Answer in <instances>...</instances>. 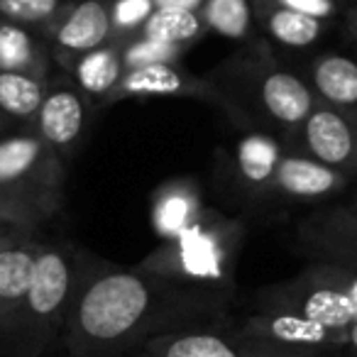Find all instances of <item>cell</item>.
Returning a JSON list of instances; mask_svg holds the SVG:
<instances>
[{
    "label": "cell",
    "mask_w": 357,
    "mask_h": 357,
    "mask_svg": "<svg viewBox=\"0 0 357 357\" xmlns=\"http://www.w3.org/2000/svg\"><path fill=\"white\" fill-rule=\"evenodd\" d=\"M218 301V294L169 282L149 272H108L91 279L71 303L64 326L74 357H123L164 331Z\"/></svg>",
    "instance_id": "6da1fadb"
},
{
    "label": "cell",
    "mask_w": 357,
    "mask_h": 357,
    "mask_svg": "<svg viewBox=\"0 0 357 357\" xmlns=\"http://www.w3.org/2000/svg\"><path fill=\"white\" fill-rule=\"evenodd\" d=\"M64 201V164L40 135L0 137V223L32 230Z\"/></svg>",
    "instance_id": "7a4b0ae2"
},
{
    "label": "cell",
    "mask_w": 357,
    "mask_h": 357,
    "mask_svg": "<svg viewBox=\"0 0 357 357\" xmlns=\"http://www.w3.org/2000/svg\"><path fill=\"white\" fill-rule=\"evenodd\" d=\"M257 311L289 313L342 335L357 323V272L313 259L298 277L267 287L255 296ZM345 350V347H342Z\"/></svg>",
    "instance_id": "3957f363"
},
{
    "label": "cell",
    "mask_w": 357,
    "mask_h": 357,
    "mask_svg": "<svg viewBox=\"0 0 357 357\" xmlns=\"http://www.w3.org/2000/svg\"><path fill=\"white\" fill-rule=\"evenodd\" d=\"M238 228L228 220H208L204 213L194 225L164 240V248L142 264V272L157 274L169 282L218 294L228 272L230 257L238 248Z\"/></svg>",
    "instance_id": "277c9868"
},
{
    "label": "cell",
    "mask_w": 357,
    "mask_h": 357,
    "mask_svg": "<svg viewBox=\"0 0 357 357\" xmlns=\"http://www.w3.org/2000/svg\"><path fill=\"white\" fill-rule=\"evenodd\" d=\"M74 264L66 252L56 248H40L35 257L30 287L20 306L0 323L13 331L17 345L32 342L30 350L45 345L54 333L66 326L71 303H74Z\"/></svg>",
    "instance_id": "5b68a950"
},
{
    "label": "cell",
    "mask_w": 357,
    "mask_h": 357,
    "mask_svg": "<svg viewBox=\"0 0 357 357\" xmlns=\"http://www.w3.org/2000/svg\"><path fill=\"white\" fill-rule=\"evenodd\" d=\"M298 149L316 162L357 178V125L331 105H316L296 137Z\"/></svg>",
    "instance_id": "8992f818"
},
{
    "label": "cell",
    "mask_w": 357,
    "mask_h": 357,
    "mask_svg": "<svg viewBox=\"0 0 357 357\" xmlns=\"http://www.w3.org/2000/svg\"><path fill=\"white\" fill-rule=\"evenodd\" d=\"M296 238L313 259L357 267V204L313 211L298 223Z\"/></svg>",
    "instance_id": "52a82bcc"
},
{
    "label": "cell",
    "mask_w": 357,
    "mask_h": 357,
    "mask_svg": "<svg viewBox=\"0 0 357 357\" xmlns=\"http://www.w3.org/2000/svg\"><path fill=\"white\" fill-rule=\"evenodd\" d=\"M255 342L204 328H174L142 340L132 350L135 357H250Z\"/></svg>",
    "instance_id": "ba28073f"
},
{
    "label": "cell",
    "mask_w": 357,
    "mask_h": 357,
    "mask_svg": "<svg viewBox=\"0 0 357 357\" xmlns=\"http://www.w3.org/2000/svg\"><path fill=\"white\" fill-rule=\"evenodd\" d=\"M350 178L303 152L282 154L274 167L267 194H279L294 201H321L340 194Z\"/></svg>",
    "instance_id": "9c48e42d"
},
{
    "label": "cell",
    "mask_w": 357,
    "mask_h": 357,
    "mask_svg": "<svg viewBox=\"0 0 357 357\" xmlns=\"http://www.w3.org/2000/svg\"><path fill=\"white\" fill-rule=\"evenodd\" d=\"M264 118L287 132V139H296L303 120L316 108L311 89L289 71H272L262 79L257 91Z\"/></svg>",
    "instance_id": "30bf717a"
},
{
    "label": "cell",
    "mask_w": 357,
    "mask_h": 357,
    "mask_svg": "<svg viewBox=\"0 0 357 357\" xmlns=\"http://www.w3.org/2000/svg\"><path fill=\"white\" fill-rule=\"evenodd\" d=\"M86 128V103L71 89H56L45 93L37 113V135L56 152L76 147Z\"/></svg>",
    "instance_id": "8fae6325"
},
{
    "label": "cell",
    "mask_w": 357,
    "mask_h": 357,
    "mask_svg": "<svg viewBox=\"0 0 357 357\" xmlns=\"http://www.w3.org/2000/svg\"><path fill=\"white\" fill-rule=\"evenodd\" d=\"M313 86L326 105L357 125V61L347 56H323L313 66Z\"/></svg>",
    "instance_id": "7c38bea8"
},
{
    "label": "cell",
    "mask_w": 357,
    "mask_h": 357,
    "mask_svg": "<svg viewBox=\"0 0 357 357\" xmlns=\"http://www.w3.org/2000/svg\"><path fill=\"white\" fill-rule=\"evenodd\" d=\"M37 250L35 245H0V323L20 306L30 287Z\"/></svg>",
    "instance_id": "4fadbf2b"
},
{
    "label": "cell",
    "mask_w": 357,
    "mask_h": 357,
    "mask_svg": "<svg viewBox=\"0 0 357 357\" xmlns=\"http://www.w3.org/2000/svg\"><path fill=\"white\" fill-rule=\"evenodd\" d=\"M110 30V20H108V13L100 3H81L74 13L69 15V20L61 25L59 40L61 47L66 50H74V52H91L96 47H100V42L108 37Z\"/></svg>",
    "instance_id": "5bb4252c"
},
{
    "label": "cell",
    "mask_w": 357,
    "mask_h": 357,
    "mask_svg": "<svg viewBox=\"0 0 357 357\" xmlns=\"http://www.w3.org/2000/svg\"><path fill=\"white\" fill-rule=\"evenodd\" d=\"M201 213L204 211L196 204L194 191L184 184H174L159 194L154 206V228L164 240H172L178 233H184L189 225H194Z\"/></svg>",
    "instance_id": "9a60e30c"
},
{
    "label": "cell",
    "mask_w": 357,
    "mask_h": 357,
    "mask_svg": "<svg viewBox=\"0 0 357 357\" xmlns=\"http://www.w3.org/2000/svg\"><path fill=\"white\" fill-rule=\"evenodd\" d=\"M282 149L267 135H250L238 144V172L248 186L267 194V186L272 181L274 167H277Z\"/></svg>",
    "instance_id": "2e32d148"
},
{
    "label": "cell",
    "mask_w": 357,
    "mask_h": 357,
    "mask_svg": "<svg viewBox=\"0 0 357 357\" xmlns=\"http://www.w3.org/2000/svg\"><path fill=\"white\" fill-rule=\"evenodd\" d=\"M186 91L184 76L169 64H147L130 69L115 84L118 96H178Z\"/></svg>",
    "instance_id": "e0dca14e"
},
{
    "label": "cell",
    "mask_w": 357,
    "mask_h": 357,
    "mask_svg": "<svg viewBox=\"0 0 357 357\" xmlns=\"http://www.w3.org/2000/svg\"><path fill=\"white\" fill-rule=\"evenodd\" d=\"M45 89L22 71H0V108L13 118H32L40 113Z\"/></svg>",
    "instance_id": "ac0fdd59"
},
{
    "label": "cell",
    "mask_w": 357,
    "mask_h": 357,
    "mask_svg": "<svg viewBox=\"0 0 357 357\" xmlns=\"http://www.w3.org/2000/svg\"><path fill=\"white\" fill-rule=\"evenodd\" d=\"M120 59L108 50H91L76 66V79L81 89L93 96H103L120 81Z\"/></svg>",
    "instance_id": "d6986e66"
},
{
    "label": "cell",
    "mask_w": 357,
    "mask_h": 357,
    "mask_svg": "<svg viewBox=\"0 0 357 357\" xmlns=\"http://www.w3.org/2000/svg\"><path fill=\"white\" fill-rule=\"evenodd\" d=\"M196 35H199V17L181 8H159L144 25L147 40L167 42V45L189 42Z\"/></svg>",
    "instance_id": "ffe728a7"
},
{
    "label": "cell",
    "mask_w": 357,
    "mask_h": 357,
    "mask_svg": "<svg viewBox=\"0 0 357 357\" xmlns=\"http://www.w3.org/2000/svg\"><path fill=\"white\" fill-rule=\"evenodd\" d=\"M269 32H272L282 45L306 47L318 40V35H321V22H318V17L303 15V13L284 8V10L272 13V17H269Z\"/></svg>",
    "instance_id": "44dd1931"
},
{
    "label": "cell",
    "mask_w": 357,
    "mask_h": 357,
    "mask_svg": "<svg viewBox=\"0 0 357 357\" xmlns=\"http://www.w3.org/2000/svg\"><path fill=\"white\" fill-rule=\"evenodd\" d=\"M208 25L225 37H243L250 27V8L248 0H211Z\"/></svg>",
    "instance_id": "7402d4cb"
},
{
    "label": "cell",
    "mask_w": 357,
    "mask_h": 357,
    "mask_svg": "<svg viewBox=\"0 0 357 357\" xmlns=\"http://www.w3.org/2000/svg\"><path fill=\"white\" fill-rule=\"evenodd\" d=\"M32 61V42L20 27H0V71H22Z\"/></svg>",
    "instance_id": "603a6c76"
},
{
    "label": "cell",
    "mask_w": 357,
    "mask_h": 357,
    "mask_svg": "<svg viewBox=\"0 0 357 357\" xmlns=\"http://www.w3.org/2000/svg\"><path fill=\"white\" fill-rule=\"evenodd\" d=\"M176 56V45H167V42H157V40H147L132 45L125 54V64L130 69H137V66H147V64H169V61Z\"/></svg>",
    "instance_id": "cb8c5ba5"
},
{
    "label": "cell",
    "mask_w": 357,
    "mask_h": 357,
    "mask_svg": "<svg viewBox=\"0 0 357 357\" xmlns=\"http://www.w3.org/2000/svg\"><path fill=\"white\" fill-rule=\"evenodd\" d=\"M59 0H0V13L20 22H37L56 10Z\"/></svg>",
    "instance_id": "d4e9b609"
},
{
    "label": "cell",
    "mask_w": 357,
    "mask_h": 357,
    "mask_svg": "<svg viewBox=\"0 0 357 357\" xmlns=\"http://www.w3.org/2000/svg\"><path fill=\"white\" fill-rule=\"evenodd\" d=\"M149 10H152V0H120L115 6V20L123 27H132L149 17Z\"/></svg>",
    "instance_id": "484cf974"
},
{
    "label": "cell",
    "mask_w": 357,
    "mask_h": 357,
    "mask_svg": "<svg viewBox=\"0 0 357 357\" xmlns=\"http://www.w3.org/2000/svg\"><path fill=\"white\" fill-rule=\"evenodd\" d=\"M250 357H347L345 352L331 350H296V347H267L255 342V350Z\"/></svg>",
    "instance_id": "4316f807"
},
{
    "label": "cell",
    "mask_w": 357,
    "mask_h": 357,
    "mask_svg": "<svg viewBox=\"0 0 357 357\" xmlns=\"http://www.w3.org/2000/svg\"><path fill=\"white\" fill-rule=\"evenodd\" d=\"M282 3L289 10L303 13V15H311V17H323L333 10L331 0H282Z\"/></svg>",
    "instance_id": "83f0119b"
},
{
    "label": "cell",
    "mask_w": 357,
    "mask_h": 357,
    "mask_svg": "<svg viewBox=\"0 0 357 357\" xmlns=\"http://www.w3.org/2000/svg\"><path fill=\"white\" fill-rule=\"evenodd\" d=\"M345 352L347 357H357V323H352L345 333Z\"/></svg>",
    "instance_id": "f1b7e54d"
},
{
    "label": "cell",
    "mask_w": 357,
    "mask_h": 357,
    "mask_svg": "<svg viewBox=\"0 0 357 357\" xmlns=\"http://www.w3.org/2000/svg\"><path fill=\"white\" fill-rule=\"evenodd\" d=\"M201 0H157L159 8H181V10H194Z\"/></svg>",
    "instance_id": "f546056e"
},
{
    "label": "cell",
    "mask_w": 357,
    "mask_h": 357,
    "mask_svg": "<svg viewBox=\"0 0 357 357\" xmlns=\"http://www.w3.org/2000/svg\"><path fill=\"white\" fill-rule=\"evenodd\" d=\"M3 225V223H0ZM0 245H6V235H3V230H0Z\"/></svg>",
    "instance_id": "4dcf8cb0"
},
{
    "label": "cell",
    "mask_w": 357,
    "mask_h": 357,
    "mask_svg": "<svg viewBox=\"0 0 357 357\" xmlns=\"http://www.w3.org/2000/svg\"><path fill=\"white\" fill-rule=\"evenodd\" d=\"M0 123H3V108H0Z\"/></svg>",
    "instance_id": "1f68e13d"
},
{
    "label": "cell",
    "mask_w": 357,
    "mask_h": 357,
    "mask_svg": "<svg viewBox=\"0 0 357 357\" xmlns=\"http://www.w3.org/2000/svg\"><path fill=\"white\" fill-rule=\"evenodd\" d=\"M352 204H357V196H355V199H352Z\"/></svg>",
    "instance_id": "d6a6232c"
},
{
    "label": "cell",
    "mask_w": 357,
    "mask_h": 357,
    "mask_svg": "<svg viewBox=\"0 0 357 357\" xmlns=\"http://www.w3.org/2000/svg\"><path fill=\"white\" fill-rule=\"evenodd\" d=\"M350 269H355V272H357V267H350Z\"/></svg>",
    "instance_id": "836d02e7"
}]
</instances>
